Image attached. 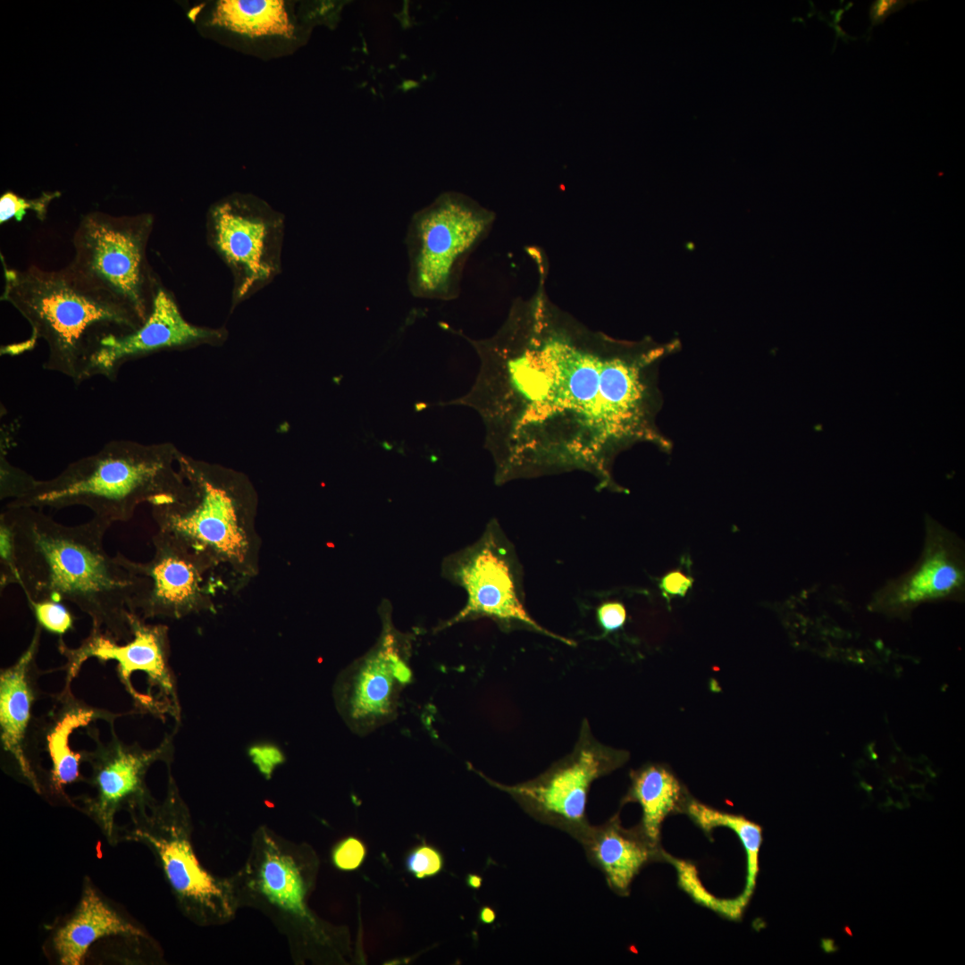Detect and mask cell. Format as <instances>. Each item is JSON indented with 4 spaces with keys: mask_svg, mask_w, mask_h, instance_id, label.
Returning <instances> with one entry per match:
<instances>
[{
    "mask_svg": "<svg viewBox=\"0 0 965 965\" xmlns=\"http://www.w3.org/2000/svg\"><path fill=\"white\" fill-rule=\"evenodd\" d=\"M366 856L365 843L357 837L348 836L340 840L332 848L331 859L333 866L341 871H353L360 868Z\"/></svg>",
    "mask_w": 965,
    "mask_h": 965,
    "instance_id": "29",
    "label": "cell"
},
{
    "mask_svg": "<svg viewBox=\"0 0 965 965\" xmlns=\"http://www.w3.org/2000/svg\"><path fill=\"white\" fill-rule=\"evenodd\" d=\"M317 868L309 845L260 825L252 833L244 863L229 876L239 910L253 909L265 916L285 937L297 965L341 956L340 931L308 905Z\"/></svg>",
    "mask_w": 965,
    "mask_h": 965,
    "instance_id": "6",
    "label": "cell"
},
{
    "mask_svg": "<svg viewBox=\"0 0 965 965\" xmlns=\"http://www.w3.org/2000/svg\"><path fill=\"white\" fill-rule=\"evenodd\" d=\"M284 232V215L255 197L234 195L210 206L206 239L231 272V313L281 273Z\"/></svg>",
    "mask_w": 965,
    "mask_h": 965,
    "instance_id": "10",
    "label": "cell"
},
{
    "mask_svg": "<svg viewBox=\"0 0 965 965\" xmlns=\"http://www.w3.org/2000/svg\"><path fill=\"white\" fill-rule=\"evenodd\" d=\"M965 549L953 532L927 516L921 555L906 573L887 581L871 597L868 609L905 619L919 606L963 601Z\"/></svg>",
    "mask_w": 965,
    "mask_h": 965,
    "instance_id": "16",
    "label": "cell"
},
{
    "mask_svg": "<svg viewBox=\"0 0 965 965\" xmlns=\"http://www.w3.org/2000/svg\"><path fill=\"white\" fill-rule=\"evenodd\" d=\"M223 328L189 323L182 315L173 293L161 282L152 310L132 332L105 340L92 357L86 380L104 376L113 381L125 364L168 350H182L201 345H220L227 338Z\"/></svg>",
    "mask_w": 965,
    "mask_h": 965,
    "instance_id": "17",
    "label": "cell"
},
{
    "mask_svg": "<svg viewBox=\"0 0 965 965\" xmlns=\"http://www.w3.org/2000/svg\"><path fill=\"white\" fill-rule=\"evenodd\" d=\"M179 450L171 443L128 440L107 442L97 452L69 464L53 478L28 474L5 506L62 509L82 506L109 523L130 520L137 508L174 498L184 485Z\"/></svg>",
    "mask_w": 965,
    "mask_h": 965,
    "instance_id": "5",
    "label": "cell"
},
{
    "mask_svg": "<svg viewBox=\"0 0 965 965\" xmlns=\"http://www.w3.org/2000/svg\"><path fill=\"white\" fill-rule=\"evenodd\" d=\"M596 618L604 634H608L620 630L624 626L627 613L623 603L608 600L598 606Z\"/></svg>",
    "mask_w": 965,
    "mask_h": 965,
    "instance_id": "31",
    "label": "cell"
},
{
    "mask_svg": "<svg viewBox=\"0 0 965 965\" xmlns=\"http://www.w3.org/2000/svg\"><path fill=\"white\" fill-rule=\"evenodd\" d=\"M690 818L705 832L716 826H728L739 835L747 852L748 877L746 897L748 898L755 885L759 871L758 856L761 844V828L759 825L743 817L723 813L708 807L691 798L686 812Z\"/></svg>",
    "mask_w": 965,
    "mask_h": 965,
    "instance_id": "25",
    "label": "cell"
},
{
    "mask_svg": "<svg viewBox=\"0 0 965 965\" xmlns=\"http://www.w3.org/2000/svg\"><path fill=\"white\" fill-rule=\"evenodd\" d=\"M153 214H85L73 235L74 256L66 266L83 287L110 297L145 321L162 282L147 258Z\"/></svg>",
    "mask_w": 965,
    "mask_h": 965,
    "instance_id": "8",
    "label": "cell"
},
{
    "mask_svg": "<svg viewBox=\"0 0 965 965\" xmlns=\"http://www.w3.org/2000/svg\"><path fill=\"white\" fill-rule=\"evenodd\" d=\"M180 492L150 505L158 528L202 552L215 565L228 592L238 593L259 574L262 540L257 498L242 474L179 452Z\"/></svg>",
    "mask_w": 965,
    "mask_h": 965,
    "instance_id": "4",
    "label": "cell"
},
{
    "mask_svg": "<svg viewBox=\"0 0 965 965\" xmlns=\"http://www.w3.org/2000/svg\"><path fill=\"white\" fill-rule=\"evenodd\" d=\"M693 578L686 575L680 570H673L667 573L659 580V589L663 595L670 597H684L692 588Z\"/></svg>",
    "mask_w": 965,
    "mask_h": 965,
    "instance_id": "32",
    "label": "cell"
},
{
    "mask_svg": "<svg viewBox=\"0 0 965 965\" xmlns=\"http://www.w3.org/2000/svg\"><path fill=\"white\" fill-rule=\"evenodd\" d=\"M629 757L627 751L598 741L588 719L583 718L573 751L533 779L507 785L471 768L491 785L509 794L535 820L577 841L591 825L586 806L592 784L624 766Z\"/></svg>",
    "mask_w": 965,
    "mask_h": 965,
    "instance_id": "11",
    "label": "cell"
},
{
    "mask_svg": "<svg viewBox=\"0 0 965 965\" xmlns=\"http://www.w3.org/2000/svg\"><path fill=\"white\" fill-rule=\"evenodd\" d=\"M455 574L467 593V602L449 625L486 617L508 628L520 627L575 646L573 640L550 632L529 614L515 551L493 528L460 557Z\"/></svg>",
    "mask_w": 965,
    "mask_h": 965,
    "instance_id": "13",
    "label": "cell"
},
{
    "mask_svg": "<svg viewBox=\"0 0 965 965\" xmlns=\"http://www.w3.org/2000/svg\"><path fill=\"white\" fill-rule=\"evenodd\" d=\"M62 707L54 716L45 735L46 751L51 760L49 782L53 792L64 795L65 785L82 780L80 772L81 752L70 748L69 740L73 729L88 724L98 717H109L104 711L96 710L77 701L70 687H64L61 695Z\"/></svg>",
    "mask_w": 965,
    "mask_h": 965,
    "instance_id": "23",
    "label": "cell"
},
{
    "mask_svg": "<svg viewBox=\"0 0 965 965\" xmlns=\"http://www.w3.org/2000/svg\"><path fill=\"white\" fill-rule=\"evenodd\" d=\"M36 620L43 629L62 636L73 629L74 618L71 612L56 601H29Z\"/></svg>",
    "mask_w": 965,
    "mask_h": 965,
    "instance_id": "27",
    "label": "cell"
},
{
    "mask_svg": "<svg viewBox=\"0 0 965 965\" xmlns=\"http://www.w3.org/2000/svg\"><path fill=\"white\" fill-rule=\"evenodd\" d=\"M132 636L125 643H120L103 631L92 629L89 634L75 648L68 647L62 636L58 640L59 652L65 658V686L78 676L82 665L95 658L101 662H117V675L126 691L138 707L145 706L151 711L146 697L138 693L131 684V676L142 672L147 676L148 688L156 689L164 698L170 714L179 722L180 707L178 698L176 676L170 664L169 628L162 624H149L138 613L130 614Z\"/></svg>",
    "mask_w": 965,
    "mask_h": 965,
    "instance_id": "14",
    "label": "cell"
},
{
    "mask_svg": "<svg viewBox=\"0 0 965 965\" xmlns=\"http://www.w3.org/2000/svg\"><path fill=\"white\" fill-rule=\"evenodd\" d=\"M111 524L92 518L65 525L43 509L5 506L0 515V585L18 584L29 601H68L88 615L92 629L115 640L132 636L130 614L149 580L111 557L104 537Z\"/></svg>",
    "mask_w": 965,
    "mask_h": 965,
    "instance_id": "2",
    "label": "cell"
},
{
    "mask_svg": "<svg viewBox=\"0 0 965 965\" xmlns=\"http://www.w3.org/2000/svg\"><path fill=\"white\" fill-rule=\"evenodd\" d=\"M493 221L491 211L454 191L413 214L405 239L411 295L441 301L457 298L466 260Z\"/></svg>",
    "mask_w": 965,
    "mask_h": 965,
    "instance_id": "9",
    "label": "cell"
},
{
    "mask_svg": "<svg viewBox=\"0 0 965 965\" xmlns=\"http://www.w3.org/2000/svg\"><path fill=\"white\" fill-rule=\"evenodd\" d=\"M213 23L248 36L281 35L290 37V22L282 1L223 0L213 14Z\"/></svg>",
    "mask_w": 965,
    "mask_h": 965,
    "instance_id": "24",
    "label": "cell"
},
{
    "mask_svg": "<svg viewBox=\"0 0 965 965\" xmlns=\"http://www.w3.org/2000/svg\"><path fill=\"white\" fill-rule=\"evenodd\" d=\"M96 746L81 751L82 759L91 768L89 784L95 794L84 800L83 811L96 824L106 841L119 843V827L115 815L122 809L146 803L154 797L146 783L149 768L157 761L171 764L174 746L172 735H167L156 748L147 750L138 744H127L114 733L108 742L94 736Z\"/></svg>",
    "mask_w": 965,
    "mask_h": 965,
    "instance_id": "15",
    "label": "cell"
},
{
    "mask_svg": "<svg viewBox=\"0 0 965 965\" xmlns=\"http://www.w3.org/2000/svg\"><path fill=\"white\" fill-rule=\"evenodd\" d=\"M405 866L415 877L424 879L441 873L444 860L441 852L437 848L429 844H419L407 853Z\"/></svg>",
    "mask_w": 965,
    "mask_h": 965,
    "instance_id": "28",
    "label": "cell"
},
{
    "mask_svg": "<svg viewBox=\"0 0 965 965\" xmlns=\"http://www.w3.org/2000/svg\"><path fill=\"white\" fill-rule=\"evenodd\" d=\"M577 842L589 862L602 872L609 888L620 896L629 895L634 877L644 866L666 858L660 844L653 843L640 824L624 827L619 812L601 825H590Z\"/></svg>",
    "mask_w": 965,
    "mask_h": 965,
    "instance_id": "20",
    "label": "cell"
},
{
    "mask_svg": "<svg viewBox=\"0 0 965 965\" xmlns=\"http://www.w3.org/2000/svg\"><path fill=\"white\" fill-rule=\"evenodd\" d=\"M1 261L4 279L1 300L11 304L31 328L27 340L3 347L1 354L23 352L41 339L48 348L44 368L79 385L105 340L132 332L144 323L129 306L80 285L66 267L46 271L31 265L18 270L9 267L3 255Z\"/></svg>",
    "mask_w": 965,
    "mask_h": 965,
    "instance_id": "3",
    "label": "cell"
},
{
    "mask_svg": "<svg viewBox=\"0 0 965 965\" xmlns=\"http://www.w3.org/2000/svg\"><path fill=\"white\" fill-rule=\"evenodd\" d=\"M915 2L916 1L910 0L873 1L868 8V20L870 21V29L885 22V21L889 15L901 11L908 4H912Z\"/></svg>",
    "mask_w": 965,
    "mask_h": 965,
    "instance_id": "33",
    "label": "cell"
},
{
    "mask_svg": "<svg viewBox=\"0 0 965 965\" xmlns=\"http://www.w3.org/2000/svg\"><path fill=\"white\" fill-rule=\"evenodd\" d=\"M479 919L485 924L492 923L495 919V912L489 907H483L480 910Z\"/></svg>",
    "mask_w": 965,
    "mask_h": 965,
    "instance_id": "34",
    "label": "cell"
},
{
    "mask_svg": "<svg viewBox=\"0 0 965 965\" xmlns=\"http://www.w3.org/2000/svg\"><path fill=\"white\" fill-rule=\"evenodd\" d=\"M466 882L470 887L477 889L481 886L482 878L477 875H468Z\"/></svg>",
    "mask_w": 965,
    "mask_h": 965,
    "instance_id": "35",
    "label": "cell"
},
{
    "mask_svg": "<svg viewBox=\"0 0 965 965\" xmlns=\"http://www.w3.org/2000/svg\"><path fill=\"white\" fill-rule=\"evenodd\" d=\"M248 756L260 774L269 780L275 768L285 761L282 751L275 745L259 743L248 749Z\"/></svg>",
    "mask_w": 965,
    "mask_h": 965,
    "instance_id": "30",
    "label": "cell"
},
{
    "mask_svg": "<svg viewBox=\"0 0 965 965\" xmlns=\"http://www.w3.org/2000/svg\"><path fill=\"white\" fill-rule=\"evenodd\" d=\"M169 768L164 799L130 808V823L119 827L118 840L146 845L159 865L175 902L197 927H221L239 910L229 877L208 871L194 850L193 821Z\"/></svg>",
    "mask_w": 965,
    "mask_h": 965,
    "instance_id": "7",
    "label": "cell"
},
{
    "mask_svg": "<svg viewBox=\"0 0 965 965\" xmlns=\"http://www.w3.org/2000/svg\"><path fill=\"white\" fill-rule=\"evenodd\" d=\"M60 195L58 191L42 192L39 197L28 199L12 191H6L0 197V223L3 224L10 220L21 222L28 210L34 212L38 220L44 221L50 203Z\"/></svg>",
    "mask_w": 965,
    "mask_h": 965,
    "instance_id": "26",
    "label": "cell"
},
{
    "mask_svg": "<svg viewBox=\"0 0 965 965\" xmlns=\"http://www.w3.org/2000/svg\"><path fill=\"white\" fill-rule=\"evenodd\" d=\"M466 340L480 367L470 390L439 405L481 416L496 481L582 470L617 489L615 458L638 443L669 453L657 424L661 361L676 342H625L589 330L543 296L515 304L491 337Z\"/></svg>",
    "mask_w": 965,
    "mask_h": 965,
    "instance_id": "1",
    "label": "cell"
},
{
    "mask_svg": "<svg viewBox=\"0 0 965 965\" xmlns=\"http://www.w3.org/2000/svg\"><path fill=\"white\" fill-rule=\"evenodd\" d=\"M42 627L37 624L26 650L11 666L0 671V738L2 748L18 774L38 793L42 785L29 752L32 709L38 695L37 655Z\"/></svg>",
    "mask_w": 965,
    "mask_h": 965,
    "instance_id": "19",
    "label": "cell"
},
{
    "mask_svg": "<svg viewBox=\"0 0 965 965\" xmlns=\"http://www.w3.org/2000/svg\"><path fill=\"white\" fill-rule=\"evenodd\" d=\"M147 937L145 932L124 919L85 879L74 912L59 927L52 948L61 965H81L91 945L103 937Z\"/></svg>",
    "mask_w": 965,
    "mask_h": 965,
    "instance_id": "21",
    "label": "cell"
},
{
    "mask_svg": "<svg viewBox=\"0 0 965 965\" xmlns=\"http://www.w3.org/2000/svg\"><path fill=\"white\" fill-rule=\"evenodd\" d=\"M152 544L154 555L146 562L115 553L128 570L149 580L137 613L146 620L214 613L217 592L227 589L210 558L180 538L160 531L153 535Z\"/></svg>",
    "mask_w": 965,
    "mask_h": 965,
    "instance_id": "12",
    "label": "cell"
},
{
    "mask_svg": "<svg viewBox=\"0 0 965 965\" xmlns=\"http://www.w3.org/2000/svg\"><path fill=\"white\" fill-rule=\"evenodd\" d=\"M406 658L392 635L344 670L334 685L337 709L347 725L365 732L392 716L398 695L411 679Z\"/></svg>",
    "mask_w": 965,
    "mask_h": 965,
    "instance_id": "18",
    "label": "cell"
},
{
    "mask_svg": "<svg viewBox=\"0 0 965 965\" xmlns=\"http://www.w3.org/2000/svg\"><path fill=\"white\" fill-rule=\"evenodd\" d=\"M631 785L620 805L636 802L642 808L639 822L647 836L660 844L662 823L670 815L686 812L692 797L669 768L649 763L630 772Z\"/></svg>",
    "mask_w": 965,
    "mask_h": 965,
    "instance_id": "22",
    "label": "cell"
}]
</instances>
